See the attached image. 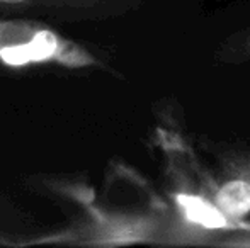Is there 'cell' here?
I'll list each match as a JSON object with an SVG mask.
<instances>
[{
  "label": "cell",
  "instance_id": "obj_5",
  "mask_svg": "<svg viewBox=\"0 0 250 248\" xmlns=\"http://www.w3.org/2000/svg\"><path fill=\"white\" fill-rule=\"evenodd\" d=\"M12 245H17V242L14 238H10L7 233L0 231V247H12Z\"/></svg>",
  "mask_w": 250,
  "mask_h": 248
},
{
  "label": "cell",
  "instance_id": "obj_4",
  "mask_svg": "<svg viewBox=\"0 0 250 248\" xmlns=\"http://www.w3.org/2000/svg\"><path fill=\"white\" fill-rule=\"evenodd\" d=\"M218 245H221V247H245V248H250V231L233 233V235L227 236L225 240L218 242Z\"/></svg>",
  "mask_w": 250,
  "mask_h": 248
},
{
  "label": "cell",
  "instance_id": "obj_2",
  "mask_svg": "<svg viewBox=\"0 0 250 248\" xmlns=\"http://www.w3.org/2000/svg\"><path fill=\"white\" fill-rule=\"evenodd\" d=\"M213 204L230 221L238 223L250 212V153L231 152L223 155L220 182Z\"/></svg>",
  "mask_w": 250,
  "mask_h": 248
},
{
  "label": "cell",
  "instance_id": "obj_1",
  "mask_svg": "<svg viewBox=\"0 0 250 248\" xmlns=\"http://www.w3.org/2000/svg\"><path fill=\"white\" fill-rule=\"evenodd\" d=\"M126 0H0V14L29 19L80 22L118 12Z\"/></svg>",
  "mask_w": 250,
  "mask_h": 248
},
{
  "label": "cell",
  "instance_id": "obj_3",
  "mask_svg": "<svg viewBox=\"0 0 250 248\" xmlns=\"http://www.w3.org/2000/svg\"><path fill=\"white\" fill-rule=\"evenodd\" d=\"M230 57L237 58L238 61L250 60V29L238 34L237 39L230 44Z\"/></svg>",
  "mask_w": 250,
  "mask_h": 248
}]
</instances>
